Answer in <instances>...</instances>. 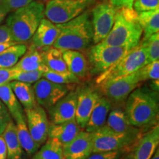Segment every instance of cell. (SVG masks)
Masks as SVG:
<instances>
[{
  "instance_id": "e0dca14e",
  "label": "cell",
  "mask_w": 159,
  "mask_h": 159,
  "mask_svg": "<svg viewBox=\"0 0 159 159\" xmlns=\"http://www.w3.org/2000/svg\"><path fill=\"white\" fill-rule=\"evenodd\" d=\"M60 30L57 25L52 23L47 18H43L40 22L34 35L31 39L32 44L40 50L53 47L58 37Z\"/></svg>"
},
{
  "instance_id": "60d3db41",
  "label": "cell",
  "mask_w": 159,
  "mask_h": 159,
  "mask_svg": "<svg viewBox=\"0 0 159 159\" xmlns=\"http://www.w3.org/2000/svg\"><path fill=\"white\" fill-rule=\"evenodd\" d=\"M108 2L116 9H133L134 0H108Z\"/></svg>"
},
{
  "instance_id": "7a4b0ae2",
  "label": "cell",
  "mask_w": 159,
  "mask_h": 159,
  "mask_svg": "<svg viewBox=\"0 0 159 159\" xmlns=\"http://www.w3.org/2000/svg\"><path fill=\"white\" fill-rule=\"evenodd\" d=\"M58 37L53 47L61 50L83 51L94 43L93 26L90 10L64 24L57 25Z\"/></svg>"
},
{
  "instance_id": "cb8c5ba5",
  "label": "cell",
  "mask_w": 159,
  "mask_h": 159,
  "mask_svg": "<svg viewBox=\"0 0 159 159\" xmlns=\"http://www.w3.org/2000/svg\"><path fill=\"white\" fill-rule=\"evenodd\" d=\"M14 122L16 127L17 136L21 148L28 156H34L40 147L35 142L30 134L26 122L25 114L19 117Z\"/></svg>"
},
{
  "instance_id": "603a6c76",
  "label": "cell",
  "mask_w": 159,
  "mask_h": 159,
  "mask_svg": "<svg viewBox=\"0 0 159 159\" xmlns=\"http://www.w3.org/2000/svg\"><path fill=\"white\" fill-rule=\"evenodd\" d=\"M10 85L24 110L33 108L38 105L33 85L13 80L10 83Z\"/></svg>"
},
{
  "instance_id": "f546056e",
  "label": "cell",
  "mask_w": 159,
  "mask_h": 159,
  "mask_svg": "<svg viewBox=\"0 0 159 159\" xmlns=\"http://www.w3.org/2000/svg\"><path fill=\"white\" fill-rule=\"evenodd\" d=\"M26 43H16L0 53V69L12 68L27 51Z\"/></svg>"
},
{
  "instance_id": "30bf717a",
  "label": "cell",
  "mask_w": 159,
  "mask_h": 159,
  "mask_svg": "<svg viewBox=\"0 0 159 159\" xmlns=\"http://www.w3.org/2000/svg\"><path fill=\"white\" fill-rule=\"evenodd\" d=\"M116 11L108 1L99 2L90 10L94 44L102 42L108 36L114 26Z\"/></svg>"
},
{
  "instance_id": "836d02e7",
  "label": "cell",
  "mask_w": 159,
  "mask_h": 159,
  "mask_svg": "<svg viewBox=\"0 0 159 159\" xmlns=\"http://www.w3.org/2000/svg\"><path fill=\"white\" fill-rule=\"evenodd\" d=\"M44 71H19L18 73L15 80L20 81L29 84H34L38 80L43 77V74Z\"/></svg>"
},
{
  "instance_id": "f1b7e54d",
  "label": "cell",
  "mask_w": 159,
  "mask_h": 159,
  "mask_svg": "<svg viewBox=\"0 0 159 159\" xmlns=\"http://www.w3.org/2000/svg\"><path fill=\"white\" fill-rule=\"evenodd\" d=\"M33 159H63V144L57 139L48 138L33 157Z\"/></svg>"
},
{
  "instance_id": "52a82bcc",
  "label": "cell",
  "mask_w": 159,
  "mask_h": 159,
  "mask_svg": "<svg viewBox=\"0 0 159 159\" xmlns=\"http://www.w3.org/2000/svg\"><path fill=\"white\" fill-rule=\"evenodd\" d=\"M126 48L105 44L102 42L89 47L87 54L90 75H99L104 72L128 52Z\"/></svg>"
},
{
  "instance_id": "d590c367",
  "label": "cell",
  "mask_w": 159,
  "mask_h": 159,
  "mask_svg": "<svg viewBox=\"0 0 159 159\" xmlns=\"http://www.w3.org/2000/svg\"><path fill=\"white\" fill-rule=\"evenodd\" d=\"M127 153L121 150L91 152L85 159H121Z\"/></svg>"
},
{
  "instance_id": "5b68a950",
  "label": "cell",
  "mask_w": 159,
  "mask_h": 159,
  "mask_svg": "<svg viewBox=\"0 0 159 159\" xmlns=\"http://www.w3.org/2000/svg\"><path fill=\"white\" fill-rule=\"evenodd\" d=\"M142 134L141 130L128 133L114 132L104 125L91 133L92 152L117 150L131 152Z\"/></svg>"
},
{
  "instance_id": "7402d4cb",
  "label": "cell",
  "mask_w": 159,
  "mask_h": 159,
  "mask_svg": "<svg viewBox=\"0 0 159 159\" xmlns=\"http://www.w3.org/2000/svg\"><path fill=\"white\" fill-rule=\"evenodd\" d=\"M7 147V159H23L24 150L20 144L16 134V127L12 119L2 135Z\"/></svg>"
},
{
  "instance_id": "ac0fdd59",
  "label": "cell",
  "mask_w": 159,
  "mask_h": 159,
  "mask_svg": "<svg viewBox=\"0 0 159 159\" xmlns=\"http://www.w3.org/2000/svg\"><path fill=\"white\" fill-rule=\"evenodd\" d=\"M63 57L69 71L80 80H85L89 75L87 58L83 53L77 50H63Z\"/></svg>"
},
{
  "instance_id": "1f68e13d",
  "label": "cell",
  "mask_w": 159,
  "mask_h": 159,
  "mask_svg": "<svg viewBox=\"0 0 159 159\" xmlns=\"http://www.w3.org/2000/svg\"><path fill=\"white\" fill-rule=\"evenodd\" d=\"M43 78L48 80L52 82L57 83V84H63V85H74L79 83L80 80L78 78H77L75 75H73L71 73H59L55 72L49 70H46L43 74Z\"/></svg>"
},
{
  "instance_id": "9a60e30c",
  "label": "cell",
  "mask_w": 159,
  "mask_h": 159,
  "mask_svg": "<svg viewBox=\"0 0 159 159\" xmlns=\"http://www.w3.org/2000/svg\"><path fill=\"white\" fill-rule=\"evenodd\" d=\"M159 144L158 124L142 134L131 151L134 159H150Z\"/></svg>"
},
{
  "instance_id": "d6986e66",
  "label": "cell",
  "mask_w": 159,
  "mask_h": 159,
  "mask_svg": "<svg viewBox=\"0 0 159 159\" xmlns=\"http://www.w3.org/2000/svg\"><path fill=\"white\" fill-rule=\"evenodd\" d=\"M111 108L112 104L111 101L107 97L102 95L97 100L91 111L84 130L91 134L104 126Z\"/></svg>"
},
{
  "instance_id": "ab89813d",
  "label": "cell",
  "mask_w": 159,
  "mask_h": 159,
  "mask_svg": "<svg viewBox=\"0 0 159 159\" xmlns=\"http://www.w3.org/2000/svg\"><path fill=\"white\" fill-rule=\"evenodd\" d=\"M8 42H15L11 30L6 24L0 25V43Z\"/></svg>"
},
{
  "instance_id": "44dd1931",
  "label": "cell",
  "mask_w": 159,
  "mask_h": 159,
  "mask_svg": "<svg viewBox=\"0 0 159 159\" xmlns=\"http://www.w3.org/2000/svg\"><path fill=\"white\" fill-rule=\"evenodd\" d=\"M82 130H83L75 119L61 124L50 123L48 138L57 139L63 145H65L74 140Z\"/></svg>"
},
{
  "instance_id": "7c38bea8",
  "label": "cell",
  "mask_w": 159,
  "mask_h": 159,
  "mask_svg": "<svg viewBox=\"0 0 159 159\" xmlns=\"http://www.w3.org/2000/svg\"><path fill=\"white\" fill-rule=\"evenodd\" d=\"M37 104L48 110L70 91V85L57 84L42 77L33 84Z\"/></svg>"
},
{
  "instance_id": "f6af8a7d",
  "label": "cell",
  "mask_w": 159,
  "mask_h": 159,
  "mask_svg": "<svg viewBox=\"0 0 159 159\" xmlns=\"http://www.w3.org/2000/svg\"><path fill=\"white\" fill-rule=\"evenodd\" d=\"M121 159H134L133 158V155H132V152H129L128 154L127 155H124V156L122 157Z\"/></svg>"
},
{
  "instance_id": "2e32d148",
  "label": "cell",
  "mask_w": 159,
  "mask_h": 159,
  "mask_svg": "<svg viewBox=\"0 0 159 159\" xmlns=\"http://www.w3.org/2000/svg\"><path fill=\"white\" fill-rule=\"evenodd\" d=\"M63 159H85L92 152L91 134L82 130L74 140L63 145Z\"/></svg>"
},
{
  "instance_id": "d4e9b609",
  "label": "cell",
  "mask_w": 159,
  "mask_h": 159,
  "mask_svg": "<svg viewBox=\"0 0 159 159\" xmlns=\"http://www.w3.org/2000/svg\"><path fill=\"white\" fill-rule=\"evenodd\" d=\"M105 125L117 133H128L139 130L130 125L125 111L118 107L111 108Z\"/></svg>"
},
{
  "instance_id": "ee69618b",
  "label": "cell",
  "mask_w": 159,
  "mask_h": 159,
  "mask_svg": "<svg viewBox=\"0 0 159 159\" xmlns=\"http://www.w3.org/2000/svg\"><path fill=\"white\" fill-rule=\"evenodd\" d=\"M16 43H16V42H8V43H0V53L2 52L4 50H5V49L7 48H8V47L16 44Z\"/></svg>"
},
{
  "instance_id": "e575fe53",
  "label": "cell",
  "mask_w": 159,
  "mask_h": 159,
  "mask_svg": "<svg viewBox=\"0 0 159 159\" xmlns=\"http://www.w3.org/2000/svg\"><path fill=\"white\" fill-rule=\"evenodd\" d=\"M133 9L136 13L159 9V0H134Z\"/></svg>"
},
{
  "instance_id": "4dcf8cb0",
  "label": "cell",
  "mask_w": 159,
  "mask_h": 159,
  "mask_svg": "<svg viewBox=\"0 0 159 159\" xmlns=\"http://www.w3.org/2000/svg\"><path fill=\"white\" fill-rule=\"evenodd\" d=\"M140 43L146 51L148 63L159 61V33L148 39H142Z\"/></svg>"
},
{
  "instance_id": "8fae6325",
  "label": "cell",
  "mask_w": 159,
  "mask_h": 159,
  "mask_svg": "<svg viewBox=\"0 0 159 159\" xmlns=\"http://www.w3.org/2000/svg\"><path fill=\"white\" fill-rule=\"evenodd\" d=\"M77 99L75 120L80 127L85 130L93 108L102 93L92 85H83L77 89Z\"/></svg>"
},
{
  "instance_id": "ba28073f",
  "label": "cell",
  "mask_w": 159,
  "mask_h": 159,
  "mask_svg": "<svg viewBox=\"0 0 159 159\" xmlns=\"http://www.w3.org/2000/svg\"><path fill=\"white\" fill-rule=\"evenodd\" d=\"M94 4V0H50L45 5V18L61 25L78 16Z\"/></svg>"
},
{
  "instance_id": "8d00e7d4",
  "label": "cell",
  "mask_w": 159,
  "mask_h": 159,
  "mask_svg": "<svg viewBox=\"0 0 159 159\" xmlns=\"http://www.w3.org/2000/svg\"><path fill=\"white\" fill-rule=\"evenodd\" d=\"M35 0H0V5L7 10L8 13L29 5Z\"/></svg>"
},
{
  "instance_id": "f35d334b",
  "label": "cell",
  "mask_w": 159,
  "mask_h": 159,
  "mask_svg": "<svg viewBox=\"0 0 159 159\" xmlns=\"http://www.w3.org/2000/svg\"><path fill=\"white\" fill-rule=\"evenodd\" d=\"M19 71L14 67L8 69H0V85L7 84L15 80Z\"/></svg>"
},
{
  "instance_id": "83f0119b",
  "label": "cell",
  "mask_w": 159,
  "mask_h": 159,
  "mask_svg": "<svg viewBox=\"0 0 159 159\" xmlns=\"http://www.w3.org/2000/svg\"><path fill=\"white\" fill-rule=\"evenodd\" d=\"M137 18L142 29L144 39L159 32V9L137 13Z\"/></svg>"
},
{
  "instance_id": "7dc6e473",
  "label": "cell",
  "mask_w": 159,
  "mask_h": 159,
  "mask_svg": "<svg viewBox=\"0 0 159 159\" xmlns=\"http://www.w3.org/2000/svg\"><path fill=\"white\" fill-rule=\"evenodd\" d=\"M99 2H105V1H108V0H98Z\"/></svg>"
},
{
  "instance_id": "bcb514c9",
  "label": "cell",
  "mask_w": 159,
  "mask_h": 159,
  "mask_svg": "<svg viewBox=\"0 0 159 159\" xmlns=\"http://www.w3.org/2000/svg\"><path fill=\"white\" fill-rule=\"evenodd\" d=\"M150 159H159V150L158 148L157 149L155 153L153 154V156L151 157Z\"/></svg>"
},
{
  "instance_id": "3957f363",
  "label": "cell",
  "mask_w": 159,
  "mask_h": 159,
  "mask_svg": "<svg viewBox=\"0 0 159 159\" xmlns=\"http://www.w3.org/2000/svg\"><path fill=\"white\" fill-rule=\"evenodd\" d=\"M43 2L35 0L9 13L6 25L11 30L16 43H26L32 39L41 21L45 16Z\"/></svg>"
},
{
  "instance_id": "7bdbcfd3",
  "label": "cell",
  "mask_w": 159,
  "mask_h": 159,
  "mask_svg": "<svg viewBox=\"0 0 159 159\" xmlns=\"http://www.w3.org/2000/svg\"><path fill=\"white\" fill-rule=\"evenodd\" d=\"M7 14H8V12L7 11V10L3 6L0 5V25L2 22L3 20L5 19V17L7 16Z\"/></svg>"
},
{
  "instance_id": "c3c4849f",
  "label": "cell",
  "mask_w": 159,
  "mask_h": 159,
  "mask_svg": "<svg viewBox=\"0 0 159 159\" xmlns=\"http://www.w3.org/2000/svg\"><path fill=\"white\" fill-rule=\"evenodd\" d=\"M48 2V1H50V0H41V2Z\"/></svg>"
},
{
  "instance_id": "681fc988",
  "label": "cell",
  "mask_w": 159,
  "mask_h": 159,
  "mask_svg": "<svg viewBox=\"0 0 159 159\" xmlns=\"http://www.w3.org/2000/svg\"></svg>"
},
{
  "instance_id": "d6a6232c",
  "label": "cell",
  "mask_w": 159,
  "mask_h": 159,
  "mask_svg": "<svg viewBox=\"0 0 159 159\" xmlns=\"http://www.w3.org/2000/svg\"><path fill=\"white\" fill-rule=\"evenodd\" d=\"M141 82L159 80V61H153L144 65L137 70Z\"/></svg>"
},
{
  "instance_id": "277c9868",
  "label": "cell",
  "mask_w": 159,
  "mask_h": 159,
  "mask_svg": "<svg viewBox=\"0 0 159 159\" xmlns=\"http://www.w3.org/2000/svg\"><path fill=\"white\" fill-rule=\"evenodd\" d=\"M143 31L134 9H117L115 21L108 36L102 43L130 50L140 43Z\"/></svg>"
},
{
  "instance_id": "ffe728a7",
  "label": "cell",
  "mask_w": 159,
  "mask_h": 159,
  "mask_svg": "<svg viewBox=\"0 0 159 159\" xmlns=\"http://www.w3.org/2000/svg\"><path fill=\"white\" fill-rule=\"evenodd\" d=\"M13 67L21 71L47 70L43 61L42 51L32 43L27 46V51Z\"/></svg>"
},
{
  "instance_id": "9c48e42d",
  "label": "cell",
  "mask_w": 159,
  "mask_h": 159,
  "mask_svg": "<svg viewBox=\"0 0 159 159\" xmlns=\"http://www.w3.org/2000/svg\"><path fill=\"white\" fill-rule=\"evenodd\" d=\"M141 83L136 71L127 76L106 81L97 86L103 96L111 101L112 105H121L125 102L129 94L138 88Z\"/></svg>"
},
{
  "instance_id": "484cf974",
  "label": "cell",
  "mask_w": 159,
  "mask_h": 159,
  "mask_svg": "<svg viewBox=\"0 0 159 159\" xmlns=\"http://www.w3.org/2000/svg\"><path fill=\"white\" fill-rule=\"evenodd\" d=\"M0 100L8 109L13 121L25 115V111L18 100L10 83L0 85Z\"/></svg>"
},
{
  "instance_id": "b9f144b4",
  "label": "cell",
  "mask_w": 159,
  "mask_h": 159,
  "mask_svg": "<svg viewBox=\"0 0 159 159\" xmlns=\"http://www.w3.org/2000/svg\"><path fill=\"white\" fill-rule=\"evenodd\" d=\"M7 147L2 136H0V159H7Z\"/></svg>"
},
{
  "instance_id": "4fadbf2b",
  "label": "cell",
  "mask_w": 159,
  "mask_h": 159,
  "mask_svg": "<svg viewBox=\"0 0 159 159\" xmlns=\"http://www.w3.org/2000/svg\"><path fill=\"white\" fill-rule=\"evenodd\" d=\"M24 111L30 134L35 142L41 147L48 139L50 122L47 113L39 105Z\"/></svg>"
},
{
  "instance_id": "8992f818",
  "label": "cell",
  "mask_w": 159,
  "mask_h": 159,
  "mask_svg": "<svg viewBox=\"0 0 159 159\" xmlns=\"http://www.w3.org/2000/svg\"><path fill=\"white\" fill-rule=\"evenodd\" d=\"M148 63L146 51L139 43L136 47L129 50L113 66L99 75L96 80L97 85L132 74Z\"/></svg>"
},
{
  "instance_id": "4316f807",
  "label": "cell",
  "mask_w": 159,
  "mask_h": 159,
  "mask_svg": "<svg viewBox=\"0 0 159 159\" xmlns=\"http://www.w3.org/2000/svg\"><path fill=\"white\" fill-rule=\"evenodd\" d=\"M42 53L47 69L59 73L69 72L63 57V50L51 47L42 51Z\"/></svg>"
},
{
  "instance_id": "6da1fadb",
  "label": "cell",
  "mask_w": 159,
  "mask_h": 159,
  "mask_svg": "<svg viewBox=\"0 0 159 159\" xmlns=\"http://www.w3.org/2000/svg\"><path fill=\"white\" fill-rule=\"evenodd\" d=\"M124 111L132 126L148 131L158 124V92L148 86L138 87L129 94Z\"/></svg>"
},
{
  "instance_id": "5bb4252c",
  "label": "cell",
  "mask_w": 159,
  "mask_h": 159,
  "mask_svg": "<svg viewBox=\"0 0 159 159\" xmlns=\"http://www.w3.org/2000/svg\"><path fill=\"white\" fill-rule=\"evenodd\" d=\"M77 92V90H70L62 98L47 110L49 120L52 124L75 120L76 116Z\"/></svg>"
},
{
  "instance_id": "74e56055",
  "label": "cell",
  "mask_w": 159,
  "mask_h": 159,
  "mask_svg": "<svg viewBox=\"0 0 159 159\" xmlns=\"http://www.w3.org/2000/svg\"><path fill=\"white\" fill-rule=\"evenodd\" d=\"M12 119H12L8 109L0 100V136L2 135L4 131Z\"/></svg>"
}]
</instances>
